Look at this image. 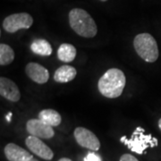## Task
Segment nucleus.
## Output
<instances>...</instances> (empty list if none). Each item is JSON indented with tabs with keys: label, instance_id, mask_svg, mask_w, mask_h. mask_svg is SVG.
I'll list each match as a JSON object with an SVG mask.
<instances>
[{
	"label": "nucleus",
	"instance_id": "7ed1b4c3",
	"mask_svg": "<svg viewBox=\"0 0 161 161\" xmlns=\"http://www.w3.org/2000/svg\"><path fill=\"white\" fill-rule=\"evenodd\" d=\"M133 46L139 56L148 63H154L158 60L159 51L157 41L150 33L138 34L133 40Z\"/></svg>",
	"mask_w": 161,
	"mask_h": 161
},
{
	"label": "nucleus",
	"instance_id": "f8f14e48",
	"mask_svg": "<svg viewBox=\"0 0 161 161\" xmlns=\"http://www.w3.org/2000/svg\"><path fill=\"white\" fill-rule=\"evenodd\" d=\"M76 75H77V71L75 67L71 65H62L56 71L54 75V80L57 82L65 83L74 80Z\"/></svg>",
	"mask_w": 161,
	"mask_h": 161
},
{
	"label": "nucleus",
	"instance_id": "a211bd4d",
	"mask_svg": "<svg viewBox=\"0 0 161 161\" xmlns=\"http://www.w3.org/2000/svg\"><path fill=\"white\" fill-rule=\"evenodd\" d=\"M120 161H139L134 156L131 154H124L121 156Z\"/></svg>",
	"mask_w": 161,
	"mask_h": 161
},
{
	"label": "nucleus",
	"instance_id": "9b49d317",
	"mask_svg": "<svg viewBox=\"0 0 161 161\" xmlns=\"http://www.w3.org/2000/svg\"><path fill=\"white\" fill-rule=\"evenodd\" d=\"M5 155L9 161H29L33 158L32 154L14 143H8L5 147Z\"/></svg>",
	"mask_w": 161,
	"mask_h": 161
},
{
	"label": "nucleus",
	"instance_id": "6e6552de",
	"mask_svg": "<svg viewBox=\"0 0 161 161\" xmlns=\"http://www.w3.org/2000/svg\"><path fill=\"white\" fill-rule=\"evenodd\" d=\"M26 130L31 135L42 139L54 137L55 132L53 127L47 125L40 119H31L26 124Z\"/></svg>",
	"mask_w": 161,
	"mask_h": 161
},
{
	"label": "nucleus",
	"instance_id": "f257e3e1",
	"mask_svg": "<svg viewBox=\"0 0 161 161\" xmlns=\"http://www.w3.org/2000/svg\"><path fill=\"white\" fill-rule=\"evenodd\" d=\"M126 84L124 72L117 68L108 70L98 80V88L104 97L115 98L120 97Z\"/></svg>",
	"mask_w": 161,
	"mask_h": 161
},
{
	"label": "nucleus",
	"instance_id": "20e7f679",
	"mask_svg": "<svg viewBox=\"0 0 161 161\" xmlns=\"http://www.w3.org/2000/svg\"><path fill=\"white\" fill-rule=\"evenodd\" d=\"M120 141L121 142L125 144L130 150L138 154H142L144 150L149 147H155L158 145V140L153 138L150 134H144V130L142 127L136 128L130 140L124 136Z\"/></svg>",
	"mask_w": 161,
	"mask_h": 161
},
{
	"label": "nucleus",
	"instance_id": "0eeeda50",
	"mask_svg": "<svg viewBox=\"0 0 161 161\" xmlns=\"http://www.w3.org/2000/svg\"><path fill=\"white\" fill-rule=\"evenodd\" d=\"M25 144L33 154L39 156L43 159L51 160L54 157V153L51 149L47 144L44 143L40 138L30 135L25 140Z\"/></svg>",
	"mask_w": 161,
	"mask_h": 161
},
{
	"label": "nucleus",
	"instance_id": "f3484780",
	"mask_svg": "<svg viewBox=\"0 0 161 161\" xmlns=\"http://www.w3.org/2000/svg\"><path fill=\"white\" fill-rule=\"evenodd\" d=\"M84 161H101V158L95 153H89L88 155L84 158Z\"/></svg>",
	"mask_w": 161,
	"mask_h": 161
},
{
	"label": "nucleus",
	"instance_id": "6ab92c4d",
	"mask_svg": "<svg viewBox=\"0 0 161 161\" xmlns=\"http://www.w3.org/2000/svg\"><path fill=\"white\" fill-rule=\"evenodd\" d=\"M12 115H13V114H12L11 112H9V113H8V114L6 115V121H7L8 123H9V122H11Z\"/></svg>",
	"mask_w": 161,
	"mask_h": 161
},
{
	"label": "nucleus",
	"instance_id": "412c9836",
	"mask_svg": "<svg viewBox=\"0 0 161 161\" xmlns=\"http://www.w3.org/2000/svg\"><path fill=\"white\" fill-rule=\"evenodd\" d=\"M158 127H159V129H160L161 131V118L158 120Z\"/></svg>",
	"mask_w": 161,
	"mask_h": 161
},
{
	"label": "nucleus",
	"instance_id": "dca6fc26",
	"mask_svg": "<svg viewBox=\"0 0 161 161\" xmlns=\"http://www.w3.org/2000/svg\"><path fill=\"white\" fill-rule=\"evenodd\" d=\"M14 52L11 47L6 44L0 45V64L7 65L14 61Z\"/></svg>",
	"mask_w": 161,
	"mask_h": 161
},
{
	"label": "nucleus",
	"instance_id": "423d86ee",
	"mask_svg": "<svg viewBox=\"0 0 161 161\" xmlns=\"http://www.w3.org/2000/svg\"><path fill=\"white\" fill-rule=\"evenodd\" d=\"M75 138L80 146L91 150L97 151L100 148V142L98 137L84 127H77L74 132Z\"/></svg>",
	"mask_w": 161,
	"mask_h": 161
},
{
	"label": "nucleus",
	"instance_id": "39448f33",
	"mask_svg": "<svg viewBox=\"0 0 161 161\" xmlns=\"http://www.w3.org/2000/svg\"><path fill=\"white\" fill-rule=\"evenodd\" d=\"M33 23L32 16L27 13L11 14L3 21V28L9 33H14L21 29H29Z\"/></svg>",
	"mask_w": 161,
	"mask_h": 161
},
{
	"label": "nucleus",
	"instance_id": "ddd939ff",
	"mask_svg": "<svg viewBox=\"0 0 161 161\" xmlns=\"http://www.w3.org/2000/svg\"><path fill=\"white\" fill-rule=\"evenodd\" d=\"M39 119L52 127L58 126L62 122V117L60 114L54 109H44L40 111Z\"/></svg>",
	"mask_w": 161,
	"mask_h": 161
},
{
	"label": "nucleus",
	"instance_id": "4be33fe9",
	"mask_svg": "<svg viewBox=\"0 0 161 161\" xmlns=\"http://www.w3.org/2000/svg\"><path fill=\"white\" fill-rule=\"evenodd\" d=\"M29 161H39V160H38V159H36V158H31V160H29Z\"/></svg>",
	"mask_w": 161,
	"mask_h": 161
},
{
	"label": "nucleus",
	"instance_id": "2eb2a0df",
	"mask_svg": "<svg viewBox=\"0 0 161 161\" xmlns=\"http://www.w3.org/2000/svg\"><path fill=\"white\" fill-rule=\"evenodd\" d=\"M31 49L36 55L48 57L52 54V47L48 41L43 39H38L32 41Z\"/></svg>",
	"mask_w": 161,
	"mask_h": 161
},
{
	"label": "nucleus",
	"instance_id": "9d476101",
	"mask_svg": "<svg viewBox=\"0 0 161 161\" xmlns=\"http://www.w3.org/2000/svg\"><path fill=\"white\" fill-rule=\"evenodd\" d=\"M25 72L30 79H31L39 84L46 83L49 79V73L47 69L38 63L32 62L26 65Z\"/></svg>",
	"mask_w": 161,
	"mask_h": 161
},
{
	"label": "nucleus",
	"instance_id": "aec40b11",
	"mask_svg": "<svg viewBox=\"0 0 161 161\" xmlns=\"http://www.w3.org/2000/svg\"><path fill=\"white\" fill-rule=\"evenodd\" d=\"M58 161H73V160H71V159L68 158H60Z\"/></svg>",
	"mask_w": 161,
	"mask_h": 161
},
{
	"label": "nucleus",
	"instance_id": "4468645a",
	"mask_svg": "<svg viewBox=\"0 0 161 161\" xmlns=\"http://www.w3.org/2000/svg\"><path fill=\"white\" fill-rule=\"evenodd\" d=\"M76 57V48L71 44L64 43L58 47V58L60 61L64 63H70L75 60Z\"/></svg>",
	"mask_w": 161,
	"mask_h": 161
},
{
	"label": "nucleus",
	"instance_id": "f03ea898",
	"mask_svg": "<svg viewBox=\"0 0 161 161\" xmlns=\"http://www.w3.org/2000/svg\"><path fill=\"white\" fill-rule=\"evenodd\" d=\"M71 28L78 35L84 38H93L98 32L97 24L90 14L83 9L75 8L69 13Z\"/></svg>",
	"mask_w": 161,
	"mask_h": 161
},
{
	"label": "nucleus",
	"instance_id": "1a4fd4ad",
	"mask_svg": "<svg viewBox=\"0 0 161 161\" xmlns=\"http://www.w3.org/2000/svg\"><path fill=\"white\" fill-rule=\"evenodd\" d=\"M0 94L2 97L12 102H17L21 98V93L17 85L6 77L0 78Z\"/></svg>",
	"mask_w": 161,
	"mask_h": 161
},
{
	"label": "nucleus",
	"instance_id": "5701e85b",
	"mask_svg": "<svg viewBox=\"0 0 161 161\" xmlns=\"http://www.w3.org/2000/svg\"><path fill=\"white\" fill-rule=\"evenodd\" d=\"M99 1H102V2H106V1H108V0H99Z\"/></svg>",
	"mask_w": 161,
	"mask_h": 161
}]
</instances>
